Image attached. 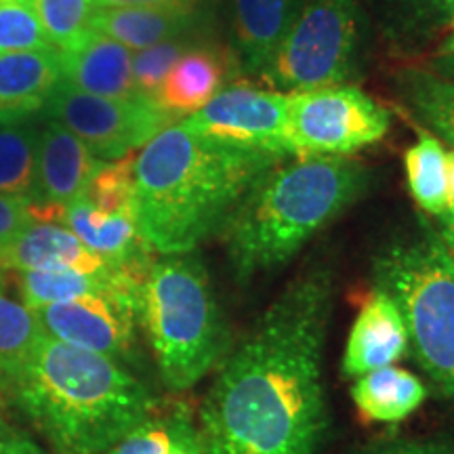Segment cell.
<instances>
[{
    "instance_id": "cell-1",
    "label": "cell",
    "mask_w": 454,
    "mask_h": 454,
    "mask_svg": "<svg viewBox=\"0 0 454 454\" xmlns=\"http://www.w3.org/2000/svg\"><path fill=\"white\" fill-rule=\"evenodd\" d=\"M331 303V276L303 274L230 351L202 402L204 454H316L326 431Z\"/></svg>"
},
{
    "instance_id": "cell-2",
    "label": "cell",
    "mask_w": 454,
    "mask_h": 454,
    "mask_svg": "<svg viewBox=\"0 0 454 454\" xmlns=\"http://www.w3.org/2000/svg\"><path fill=\"white\" fill-rule=\"evenodd\" d=\"M280 154L198 133L181 121L141 147L133 162L135 213L158 254L194 253Z\"/></svg>"
},
{
    "instance_id": "cell-3",
    "label": "cell",
    "mask_w": 454,
    "mask_h": 454,
    "mask_svg": "<svg viewBox=\"0 0 454 454\" xmlns=\"http://www.w3.org/2000/svg\"><path fill=\"white\" fill-rule=\"evenodd\" d=\"M7 394L57 454H107L156 414V400L121 362L44 334Z\"/></svg>"
},
{
    "instance_id": "cell-4",
    "label": "cell",
    "mask_w": 454,
    "mask_h": 454,
    "mask_svg": "<svg viewBox=\"0 0 454 454\" xmlns=\"http://www.w3.org/2000/svg\"><path fill=\"white\" fill-rule=\"evenodd\" d=\"M364 184V168L343 156L271 167L221 227L236 274L248 278L291 259L356 200Z\"/></svg>"
},
{
    "instance_id": "cell-5",
    "label": "cell",
    "mask_w": 454,
    "mask_h": 454,
    "mask_svg": "<svg viewBox=\"0 0 454 454\" xmlns=\"http://www.w3.org/2000/svg\"><path fill=\"white\" fill-rule=\"evenodd\" d=\"M139 325L168 389H192L219 364L225 325L196 254H162L154 261L141 284Z\"/></svg>"
},
{
    "instance_id": "cell-6",
    "label": "cell",
    "mask_w": 454,
    "mask_h": 454,
    "mask_svg": "<svg viewBox=\"0 0 454 454\" xmlns=\"http://www.w3.org/2000/svg\"><path fill=\"white\" fill-rule=\"evenodd\" d=\"M377 286L402 311L408 349L454 402V259L440 238L397 244L374 261Z\"/></svg>"
},
{
    "instance_id": "cell-7",
    "label": "cell",
    "mask_w": 454,
    "mask_h": 454,
    "mask_svg": "<svg viewBox=\"0 0 454 454\" xmlns=\"http://www.w3.org/2000/svg\"><path fill=\"white\" fill-rule=\"evenodd\" d=\"M356 36V0H308L265 74L294 93L334 87L348 78Z\"/></svg>"
},
{
    "instance_id": "cell-8",
    "label": "cell",
    "mask_w": 454,
    "mask_h": 454,
    "mask_svg": "<svg viewBox=\"0 0 454 454\" xmlns=\"http://www.w3.org/2000/svg\"><path fill=\"white\" fill-rule=\"evenodd\" d=\"M389 130V114L354 87H328L288 99L286 154L345 156L377 144Z\"/></svg>"
},
{
    "instance_id": "cell-9",
    "label": "cell",
    "mask_w": 454,
    "mask_h": 454,
    "mask_svg": "<svg viewBox=\"0 0 454 454\" xmlns=\"http://www.w3.org/2000/svg\"><path fill=\"white\" fill-rule=\"evenodd\" d=\"M47 110L55 122L64 124L95 156L106 160L133 154L175 121L173 114L150 98H99L64 82L57 84Z\"/></svg>"
},
{
    "instance_id": "cell-10",
    "label": "cell",
    "mask_w": 454,
    "mask_h": 454,
    "mask_svg": "<svg viewBox=\"0 0 454 454\" xmlns=\"http://www.w3.org/2000/svg\"><path fill=\"white\" fill-rule=\"evenodd\" d=\"M43 331L72 348L127 362L137 343L139 297L99 294L53 303L34 311Z\"/></svg>"
},
{
    "instance_id": "cell-11",
    "label": "cell",
    "mask_w": 454,
    "mask_h": 454,
    "mask_svg": "<svg viewBox=\"0 0 454 454\" xmlns=\"http://www.w3.org/2000/svg\"><path fill=\"white\" fill-rule=\"evenodd\" d=\"M288 95L251 87L219 90L185 124L208 137L261 147L284 156V133L288 118Z\"/></svg>"
},
{
    "instance_id": "cell-12",
    "label": "cell",
    "mask_w": 454,
    "mask_h": 454,
    "mask_svg": "<svg viewBox=\"0 0 454 454\" xmlns=\"http://www.w3.org/2000/svg\"><path fill=\"white\" fill-rule=\"evenodd\" d=\"M101 162L64 124L51 122L38 135L36 187L30 196V213L36 221H53L66 204L87 190Z\"/></svg>"
},
{
    "instance_id": "cell-13",
    "label": "cell",
    "mask_w": 454,
    "mask_h": 454,
    "mask_svg": "<svg viewBox=\"0 0 454 454\" xmlns=\"http://www.w3.org/2000/svg\"><path fill=\"white\" fill-rule=\"evenodd\" d=\"M57 223L66 225L89 251L99 254L112 268L145 278L154 265L156 253L141 236L135 208L104 211L84 196H78L59 208Z\"/></svg>"
},
{
    "instance_id": "cell-14",
    "label": "cell",
    "mask_w": 454,
    "mask_h": 454,
    "mask_svg": "<svg viewBox=\"0 0 454 454\" xmlns=\"http://www.w3.org/2000/svg\"><path fill=\"white\" fill-rule=\"evenodd\" d=\"M408 351V331L400 308L383 288H374L351 326L343 372L351 379L394 366Z\"/></svg>"
},
{
    "instance_id": "cell-15",
    "label": "cell",
    "mask_w": 454,
    "mask_h": 454,
    "mask_svg": "<svg viewBox=\"0 0 454 454\" xmlns=\"http://www.w3.org/2000/svg\"><path fill=\"white\" fill-rule=\"evenodd\" d=\"M133 53L104 34L90 32L76 49L61 51V82L112 99L144 98L133 81Z\"/></svg>"
},
{
    "instance_id": "cell-16",
    "label": "cell",
    "mask_w": 454,
    "mask_h": 454,
    "mask_svg": "<svg viewBox=\"0 0 454 454\" xmlns=\"http://www.w3.org/2000/svg\"><path fill=\"white\" fill-rule=\"evenodd\" d=\"M110 268L99 254L89 251L66 225L53 221H36L0 253V270H82L101 271Z\"/></svg>"
},
{
    "instance_id": "cell-17",
    "label": "cell",
    "mask_w": 454,
    "mask_h": 454,
    "mask_svg": "<svg viewBox=\"0 0 454 454\" xmlns=\"http://www.w3.org/2000/svg\"><path fill=\"white\" fill-rule=\"evenodd\" d=\"M59 82V53L55 49L0 55V127L43 110Z\"/></svg>"
},
{
    "instance_id": "cell-18",
    "label": "cell",
    "mask_w": 454,
    "mask_h": 454,
    "mask_svg": "<svg viewBox=\"0 0 454 454\" xmlns=\"http://www.w3.org/2000/svg\"><path fill=\"white\" fill-rule=\"evenodd\" d=\"M301 11V0H234L236 38L244 64L265 72Z\"/></svg>"
},
{
    "instance_id": "cell-19",
    "label": "cell",
    "mask_w": 454,
    "mask_h": 454,
    "mask_svg": "<svg viewBox=\"0 0 454 454\" xmlns=\"http://www.w3.org/2000/svg\"><path fill=\"white\" fill-rule=\"evenodd\" d=\"M194 9L184 7H98L90 30L121 43L129 51L154 47L187 30Z\"/></svg>"
},
{
    "instance_id": "cell-20",
    "label": "cell",
    "mask_w": 454,
    "mask_h": 454,
    "mask_svg": "<svg viewBox=\"0 0 454 454\" xmlns=\"http://www.w3.org/2000/svg\"><path fill=\"white\" fill-rule=\"evenodd\" d=\"M223 76L225 64L219 53L208 49L185 51L170 67L154 101L175 118L192 116L219 93Z\"/></svg>"
},
{
    "instance_id": "cell-21",
    "label": "cell",
    "mask_w": 454,
    "mask_h": 454,
    "mask_svg": "<svg viewBox=\"0 0 454 454\" xmlns=\"http://www.w3.org/2000/svg\"><path fill=\"white\" fill-rule=\"evenodd\" d=\"M351 397L368 421L400 423L417 411L427 389L417 374L397 366H385L356 379Z\"/></svg>"
},
{
    "instance_id": "cell-22",
    "label": "cell",
    "mask_w": 454,
    "mask_h": 454,
    "mask_svg": "<svg viewBox=\"0 0 454 454\" xmlns=\"http://www.w3.org/2000/svg\"><path fill=\"white\" fill-rule=\"evenodd\" d=\"M41 322L24 303H17L0 280V389L7 394L44 337Z\"/></svg>"
},
{
    "instance_id": "cell-23",
    "label": "cell",
    "mask_w": 454,
    "mask_h": 454,
    "mask_svg": "<svg viewBox=\"0 0 454 454\" xmlns=\"http://www.w3.org/2000/svg\"><path fill=\"white\" fill-rule=\"evenodd\" d=\"M408 190L414 202L429 215H442L450 208L448 202V162L446 150L434 135H419L417 144L404 154Z\"/></svg>"
},
{
    "instance_id": "cell-24",
    "label": "cell",
    "mask_w": 454,
    "mask_h": 454,
    "mask_svg": "<svg viewBox=\"0 0 454 454\" xmlns=\"http://www.w3.org/2000/svg\"><path fill=\"white\" fill-rule=\"evenodd\" d=\"M200 431L184 412L152 414L107 454H200Z\"/></svg>"
},
{
    "instance_id": "cell-25",
    "label": "cell",
    "mask_w": 454,
    "mask_h": 454,
    "mask_svg": "<svg viewBox=\"0 0 454 454\" xmlns=\"http://www.w3.org/2000/svg\"><path fill=\"white\" fill-rule=\"evenodd\" d=\"M38 135L30 127H0V194L30 198L36 187Z\"/></svg>"
},
{
    "instance_id": "cell-26",
    "label": "cell",
    "mask_w": 454,
    "mask_h": 454,
    "mask_svg": "<svg viewBox=\"0 0 454 454\" xmlns=\"http://www.w3.org/2000/svg\"><path fill=\"white\" fill-rule=\"evenodd\" d=\"M38 20L53 47L61 51L76 49L90 32L98 4L95 0H34Z\"/></svg>"
},
{
    "instance_id": "cell-27",
    "label": "cell",
    "mask_w": 454,
    "mask_h": 454,
    "mask_svg": "<svg viewBox=\"0 0 454 454\" xmlns=\"http://www.w3.org/2000/svg\"><path fill=\"white\" fill-rule=\"evenodd\" d=\"M406 87L419 116L454 147V78L411 74Z\"/></svg>"
},
{
    "instance_id": "cell-28",
    "label": "cell",
    "mask_w": 454,
    "mask_h": 454,
    "mask_svg": "<svg viewBox=\"0 0 454 454\" xmlns=\"http://www.w3.org/2000/svg\"><path fill=\"white\" fill-rule=\"evenodd\" d=\"M47 49L53 44L43 30L34 0H0V55Z\"/></svg>"
},
{
    "instance_id": "cell-29",
    "label": "cell",
    "mask_w": 454,
    "mask_h": 454,
    "mask_svg": "<svg viewBox=\"0 0 454 454\" xmlns=\"http://www.w3.org/2000/svg\"><path fill=\"white\" fill-rule=\"evenodd\" d=\"M184 53L185 44L177 38H170V41L158 43L154 47L137 51L133 55V64L130 66H133V81L139 93L144 98L154 99L170 67L177 64V59Z\"/></svg>"
},
{
    "instance_id": "cell-30",
    "label": "cell",
    "mask_w": 454,
    "mask_h": 454,
    "mask_svg": "<svg viewBox=\"0 0 454 454\" xmlns=\"http://www.w3.org/2000/svg\"><path fill=\"white\" fill-rule=\"evenodd\" d=\"M30 198L0 194V253L32 223Z\"/></svg>"
},
{
    "instance_id": "cell-31",
    "label": "cell",
    "mask_w": 454,
    "mask_h": 454,
    "mask_svg": "<svg viewBox=\"0 0 454 454\" xmlns=\"http://www.w3.org/2000/svg\"><path fill=\"white\" fill-rule=\"evenodd\" d=\"M0 454H44L27 435L0 421Z\"/></svg>"
},
{
    "instance_id": "cell-32",
    "label": "cell",
    "mask_w": 454,
    "mask_h": 454,
    "mask_svg": "<svg viewBox=\"0 0 454 454\" xmlns=\"http://www.w3.org/2000/svg\"><path fill=\"white\" fill-rule=\"evenodd\" d=\"M198 0H95L98 7H184L194 9Z\"/></svg>"
},
{
    "instance_id": "cell-33",
    "label": "cell",
    "mask_w": 454,
    "mask_h": 454,
    "mask_svg": "<svg viewBox=\"0 0 454 454\" xmlns=\"http://www.w3.org/2000/svg\"><path fill=\"white\" fill-rule=\"evenodd\" d=\"M438 219H440V242L444 244V248L454 259V208H448V211L438 215Z\"/></svg>"
},
{
    "instance_id": "cell-34",
    "label": "cell",
    "mask_w": 454,
    "mask_h": 454,
    "mask_svg": "<svg viewBox=\"0 0 454 454\" xmlns=\"http://www.w3.org/2000/svg\"><path fill=\"white\" fill-rule=\"evenodd\" d=\"M379 454H452V452L435 444H406V446L387 448V450Z\"/></svg>"
},
{
    "instance_id": "cell-35",
    "label": "cell",
    "mask_w": 454,
    "mask_h": 454,
    "mask_svg": "<svg viewBox=\"0 0 454 454\" xmlns=\"http://www.w3.org/2000/svg\"><path fill=\"white\" fill-rule=\"evenodd\" d=\"M446 162H448V202H450V208H454V150L446 152Z\"/></svg>"
},
{
    "instance_id": "cell-36",
    "label": "cell",
    "mask_w": 454,
    "mask_h": 454,
    "mask_svg": "<svg viewBox=\"0 0 454 454\" xmlns=\"http://www.w3.org/2000/svg\"><path fill=\"white\" fill-rule=\"evenodd\" d=\"M448 7H450V13H452V24H454V0H446Z\"/></svg>"
},
{
    "instance_id": "cell-37",
    "label": "cell",
    "mask_w": 454,
    "mask_h": 454,
    "mask_svg": "<svg viewBox=\"0 0 454 454\" xmlns=\"http://www.w3.org/2000/svg\"><path fill=\"white\" fill-rule=\"evenodd\" d=\"M200 454H204V452H200Z\"/></svg>"
}]
</instances>
